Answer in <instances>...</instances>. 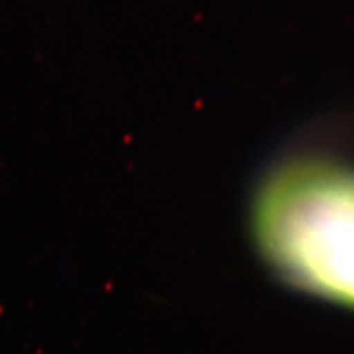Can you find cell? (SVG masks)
Listing matches in <instances>:
<instances>
[{
    "label": "cell",
    "instance_id": "cell-1",
    "mask_svg": "<svg viewBox=\"0 0 354 354\" xmlns=\"http://www.w3.org/2000/svg\"><path fill=\"white\" fill-rule=\"evenodd\" d=\"M253 221L259 250L282 276L354 305V169L287 162L261 185Z\"/></svg>",
    "mask_w": 354,
    "mask_h": 354
}]
</instances>
